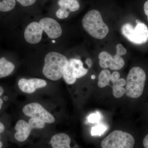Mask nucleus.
<instances>
[{"label": "nucleus", "instance_id": "f257e3e1", "mask_svg": "<svg viewBox=\"0 0 148 148\" xmlns=\"http://www.w3.org/2000/svg\"><path fill=\"white\" fill-rule=\"evenodd\" d=\"M68 63V59L61 53L49 52L45 58L43 74L48 79L58 80L63 77Z\"/></svg>", "mask_w": 148, "mask_h": 148}, {"label": "nucleus", "instance_id": "f03ea898", "mask_svg": "<svg viewBox=\"0 0 148 148\" xmlns=\"http://www.w3.org/2000/svg\"><path fill=\"white\" fill-rule=\"evenodd\" d=\"M82 24L89 35L98 39L104 38L109 32V27L103 21L101 13L96 10L89 11L85 15Z\"/></svg>", "mask_w": 148, "mask_h": 148}, {"label": "nucleus", "instance_id": "7ed1b4c3", "mask_svg": "<svg viewBox=\"0 0 148 148\" xmlns=\"http://www.w3.org/2000/svg\"><path fill=\"white\" fill-rule=\"evenodd\" d=\"M146 79L145 71L140 67L130 69L126 81L125 93L131 98H139L143 94Z\"/></svg>", "mask_w": 148, "mask_h": 148}, {"label": "nucleus", "instance_id": "20e7f679", "mask_svg": "<svg viewBox=\"0 0 148 148\" xmlns=\"http://www.w3.org/2000/svg\"><path fill=\"white\" fill-rule=\"evenodd\" d=\"M136 25L125 23L121 28L122 34L130 42L136 45L145 43L148 41V28L145 23L137 19Z\"/></svg>", "mask_w": 148, "mask_h": 148}, {"label": "nucleus", "instance_id": "39448f33", "mask_svg": "<svg viewBox=\"0 0 148 148\" xmlns=\"http://www.w3.org/2000/svg\"><path fill=\"white\" fill-rule=\"evenodd\" d=\"M135 141L133 136L121 130L111 132L102 141V148H133Z\"/></svg>", "mask_w": 148, "mask_h": 148}, {"label": "nucleus", "instance_id": "423d86ee", "mask_svg": "<svg viewBox=\"0 0 148 148\" xmlns=\"http://www.w3.org/2000/svg\"><path fill=\"white\" fill-rule=\"evenodd\" d=\"M88 72V70L84 68L82 62L80 60L71 58L69 61L63 77L66 83L73 84L76 81L77 79L84 76Z\"/></svg>", "mask_w": 148, "mask_h": 148}, {"label": "nucleus", "instance_id": "0eeeda50", "mask_svg": "<svg viewBox=\"0 0 148 148\" xmlns=\"http://www.w3.org/2000/svg\"><path fill=\"white\" fill-rule=\"evenodd\" d=\"M22 111L27 116L41 120L45 123H52L55 121L53 115L38 103L27 104L23 108Z\"/></svg>", "mask_w": 148, "mask_h": 148}, {"label": "nucleus", "instance_id": "6e6552de", "mask_svg": "<svg viewBox=\"0 0 148 148\" xmlns=\"http://www.w3.org/2000/svg\"><path fill=\"white\" fill-rule=\"evenodd\" d=\"M98 58L100 66L103 69L109 67L111 70H120L125 65L124 59L117 54L113 56L106 51H102L99 53Z\"/></svg>", "mask_w": 148, "mask_h": 148}, {"label": "nucleus", "instance_id": "1a4fd4ad", "mask_svg": "<svg viewBox=\"0 0 148 148\" xmlns=\"http://www.w3.org/2000/svg\"><path fill=\"white\" fill-rule=\"evenodd\" d=\"M39 23L50 38H57L62 34L61 26L55 19L51 18H43L40 20Z\"/></svg>", "mask_w": 148, "mask_h": 148}, {"label": "nucleus", "instance_id": "9d476101", "mask_svg": "<svg viewBox=\"0 0 148 148\" xmlns=\"http://www.w3.org/2000/svg\"><path fill=\"white\" fill-rule=\"evenodd\" d=\"M43 31L39 23L33 22L27 26L24 32V38L30 44H37L40 42Z\"/></svg>", "mask_w": 148, "mask_h": 148}, {"label": "nucleus", "instance_id": "9b49d317", "mask_svg": "<svg viewBox=\"0 0 148 148\" xmlns=\"http://www.w3.org/2000/svg\"><path fill=\"white\" fill-rule=\"evenodd\" d=\"M47 84L45 80L38 78L29 79L22 78L19 80L18 83L19 89L27 93H33L38 88L45 87Z\"/></svg>", "mask_w": 148, "mask_h": 148}, {"label": "nucleus", "instance_id": "f8f14e48", "mask_svg": "<svg viewBox=\"0 0 148 148\" xmlns=\"http://www.w3.org/2000/svg\"><path fill=\"white\" fill-rule=\"evenodd\" d=\"M14 128L16 131L14 138L19 142L27 140L32 130L34 129L32 125L23 120H20L16 122Z\"/></svg>", "mask_w": 148, "mask_h": 148}, {"label": "nucleus", "instance_id": "ddd939ff", "mask_svg": "<svg viewBox=\"0 0 148 148\" xmlns=\"http://www.w3.org/2000/svg\"><path fill=\"white\" fill-rule=\"evenodd\" d=\"M71 139L65 133H58L53 135L50 144L53 148H72L70 147Z\"/></svg>", "mask_w": 148, "mask_h": 148}, {"label": "nucleus", "instance_id": "4468645a", "mask_svg": "<svg viewBox=\"0 0 148 148\" xmlns=\"http://www.w3.org/2000/svg\"><path fill=\"white\" fill-rule=\"evenodd\" d=\"M15 68L14 64L8 61L5 57L0 58V78L10 75Z\"/></svg>", "mask_w": 148, "mask_h": 148}, {"label": "nucleus", "instance_id": "2eb2a0df", "mask_svg": "<svg viewBox=\"0 0 148 148\" xmlns=\"http://www.w3.org/2000/svg\"><path fill=\"white\" fill-rule=\"evenodd\" d=\"M58 5L60 7L69 10L70 12H75L79 8V4L77 0H59Z\"/></svg>", "mask_w": 148, "mask_h": 148}, {"label": "nucleus", "instance_id": "dca6fc26", "mask_svg": "<svg viewBox=\"0 0 148 148\" xmlns=\"http://www.w3.org/2000/svg\"><path fill=\"white\" fill-rule=\"evenodd\" d=\"M111 77V74L109 70L106 69L103 70L98 77V86L102 88L109 85Z\"/></svg>", "mask_w": 148, "mask_h": 148}, {"label": "nucleus", "instance_id": "f3484780", "mask_svg": "<svg viewBox=\"0 0 148 148\" xmlns=\"http://www.w3.org/2000/svg\"><path fill=\"white\" fill-rule=\"evenodd\" d=\"M16 0H0V11L6 12L13 10L16 4Z\"/></svg>", "mask_w": 148, "mask_h": 148}, {"label": "nucleus", "instance_id": "a211bd4d", "mask_svg": "<svg viewBox=\"0 0 148 148\" xmlns=\"http://www.w3.org/2000/svg\"><path fill=\"white\" fill-rule=\"evenodd\" d=\"M112 89L113 94L116 98L122 97L125 92V89L124 88L116 85H113Z\"/></svg>", "mask_w": 148, "mask_h": 148}, {"label": "nucleus", "instance_id": "6ab92c4d", "mask_svg": "<svg viewBox=\"0 0 148 148\" xmlns=\"http://www.w3.org/2000/svg\"><path fill=\"white\" fill-rule=\"evenodd\" d=\"M106 130L107 128L106 126L102 125H96L95 127H92V130H91V135L92 136H95V135L101 136L106 131Z\"/></svg>", "mask_w": 148, "mask_h": 148}, {"label": "nucleus", "instance_id": "aec40b11", "mask_svg": "<svg viewBox=\"0 0 148 148\" xmlns=\"http://www.w3.org/2000/svg\"><path fill=\"white\" fill-rule=\"evenodd\" d=\"M69 14L70 12L68 11L67 10L63 8L60 7L56 12V16L60 19H64L69 16Z\"/></svg>", "mask_w": 148, "mask_h": 148}, {"label": "nucleus", "instance_id": "412c9836", "mask_svg": "<svg viewBox=\"0 0 148 148\" xmlns=\"http://www.w3.org/2000/svg\"><path fill=\"white\" fill-rule=\"evenodd\" d=\"M100 119H101V115L98 112H97L96 113L91 114L88 118V122L92 123H98L100 121Z\"/></svg>", "mask_w": 148, "mask_h": 148}, {"label": "nucleus", "instance_id": "4be33fe9", "mask_svg": "<svg viewBox=\"0 0 148 148\" xmlns=\"http://www.w3.org/2000/svg\"><path fill=\"white\" fill-rule=\"evenodd\" d=\"M116 53L117 55L121 56L125 55L127 53V50L121 44H119L116 47Z\"/></svg>", "mask_w": 148, "mask_h": 148}, {"label": "nucleus", "instance_id": "5701e85b", "mask_svg": "<svg viewBox=\"0 0 148 148\" xmlns=\"http://www.w3.org/2000/svg\"><path fill=\"white\" fill-rule=\"evenodd\" d=\"M23 6L27 7L33 5L36 0H16Z\"/></svg>", "mask_w": 148, "mask_h": 148}, {"label": "nucleus", "instance_id": "b1692460", "mask_svg": "<svg viewBox=\"0 0 148 148\" xmlns=\"http://www.w3.org/2000/svg\"><path fill=\"white\" fill-rule=\"evenodd\" d=\"M120 77V74L119 72H114L111 75V81L112 83L114 82H115L119 79Z\"/></svg>", "mask_w": 148, "mask_h": 148}, {"label": "nucleus", "instance_id": "393cba45", "mask_svg": "<svg viewBox=\"0 0 148 148\" xmlns=\"http://www.w3.org/2000/svg\"><path fill=\"white\" fill-rule=\"evenodd\" d=\"M126 82L125 79L123 78L119 79L113 83V85H116L119 86L123 87L125 84H126Z\"/></svg>", "mask_w": 148, "mask_h": 148}, {"label": "nucleus", "instance_id": "a878e982", "mask_svg": "<svg viewBox=\"0 0 148 148\" xmlns=\"http://www.w3.org/2000/svg\"><path fill=\"white\" fill-rule=\"evenodd\" d=\"M4 92V88L2 86H0V110L2 108L3 104V100L5 101L1 98V96L3 94Z\"/></svg>", "mask_w": 148, "mask_h": 148}, {"label": "nucleus", "instance_id": "bb28decb", "mask_svg": "<svg viewBox=\"0 0 148 148\" xmlns=\"http://www.w3.org/2000/svg\"><path fill=\"white\" fill-rule=\"evenodd\" d=\"M144 9L145 14L147 16L148 21V0L145 3L144 6Z\"/></svg>", "mask_w": 148, "mask_h": 148}, {"label": "nucleus", "instance_id": "cd10ccee", "mask_svg": "<svg viewBox=\"0 0 148 148\" xmlns=\"http://www.w3.org/2000/svg\"><path fill=\"white\" fill-rule=\"evenodd\" d=\"M143 145L145 148H148V135L145 137L143 140Z\"/></svg>", "mask_w": 148, "mask_h": 148}, {"label": "nucleus", "instance_id": "c85d7f7f", "mask_svg": "<svg viewBox=\"0 0 148 148\" xmlns=\"http://www.w3.org/2000/svg\"><path fill=\"white\" fill-rule=\"evenodd\" d=\"M86 63L88 66V68H90L92 65V61L90 58H88L86 60Z\"/></svg>", "mask_w": 148, "mask_h": 148}, {"label": "nucleus", "instance_id": "c756f323", "mask_svg": "<svg viewBox=\"0 0 148 148\" xmlns=\"http://www.w3.org/2000/svg\"><path fill=\"white\" fill-rule=\"evenodd\" d=\"M5 127L4 125L2 123L0 122V133H2L4 131Z\"/></svg>", "mask_w": 148, "mask_h": 148}, {"label": "nucleus", "instance_id": "7c9ffc66", "mask_svg": "<svg viewBox=\"0 0 148 148\" xmlns=\"http://www.w3.org/2000/svg\"><path fill=\"white\" fill-rule=\"evenodd\" d=\"M0 138H1V135H0ZM3 144L1 141H0V148H2Z\"/></svg>", "mask_w": 148, "mask_h": 148}, {"label": "nucleus", "instance_id": "2f4dec72", "mask_svg": "<svg viewBox=\"0 0 148 148\" xmlns=\"http://www.w3.org/2000/svg\"><path fill=\"white\" fill-rule=\"evenodd\" d=\"M91 79H95V76L94 75H92V76H91Z\"/></svg>", "mask_w": 148, "mask_h": 148}, {"label": "nucleus", "instance_id": "473e14b6", "mask_svg": "<svg viewBox=\"0 0 148 148\" xmlns=\"http://www.w3.org/2000/svg\"><path fill=\"white\" fill-rule=\"evenodd\" d=\"M73 148H79V146L78 145H75L74 147H73Z\"/></svg>", "mask_w": 148, "mask_h": 148}, {"label": "nucleus", "instance_id": "72a5a7b5", "mask_svg": "<svg viewBox=\"0 0 148 148\" xmlns=\"http://www.w3.org/2000/svg\"><path fill=\"white\" fill-rule=\"evenodd\" d=\"M52 42L53 43H54L56 42V41L54 40H52Z\"/></svg>", "mask_w": 148, "mask_h": 148}]
</instances>
